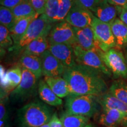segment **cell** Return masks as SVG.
Here are the masks:
<instances>
[{"mask_svg":"<svg viewBox=\"0 0 127 127\" xmlns=\"http://www.w3.org/2000/svg\"><path fill=\"white\" fill-rule=\"evenodd\" d=\"M101 74L91 67L77 64L71 68H65L63 77L68 82L70 95L99 96L108 90Z\"/></svg>","mask_w":127,"mask_h":127,"instance_id":"6da1fadb","label":"cell"},{"mask_svg":"<svg viewBox=\"0 0 127 127\" xmlns=\"http://www.w3.org/2000/svg\"><path fill=\"white\" fill-rule=\"evenodd\" d=\"M54 113L48 105L34 101L18 111L17 123L19 127H39L49 123Z\"/></svg>","mask_w":127,"mask_h":127,"instance_id":"7a4b0ae2","label":"cell"},{"mask_svg":"<svg viewBox=\"0 0 127 127\" xmlns=\"http://www.w3.org/2000/svg\"><path fill=\"white\" fill-rule=\"evenodd\" d=\"M98 96L91 95H68L65 99V111L72 115L93 117L102 108Z\"/></svg>","mask_w":127,"mask_h":127,"instance_id":"3957f363","label":"cell"},{"mask_svg":"<svg viewBox=\"0 0 127 127\" xmlns=\"http://www.w3.org/2000/svg\"><path fill=\"white\" fill-rule=\"evenodd\" d=\"M53 25V23L48 20L45 14L40 15L32 21L22 38L18 43L9 49V51L16 52L23 51L25 48L33 40L41 36H48Z\"/></svg>","mask_w":127,"mask_h":127,"instance_id":"277c9868","label":"cell"},{"mask_svg":"<svg viewBox=\"0 0 127 127\" xmlns=\"http://www.w3.org/2000/svg\"><path fill=\"white\" fill-rule=\"evenodd\" d=\"M96 52L108 69L113 74L114 78H127L126 58L119 49L113 48L106 52L99 49Z\"/></svg>","mask_w":127,"mask_h":127,"instance_id":"5b68a950","label":"cell"},{"mask_svg":"<svg viewBox=\"0 0 127 127\" xmlns=\"http://www.w3.org/2000/svg\"><path fill=\"white\" fill-rule=\"evenodd\" d=\"M22 71L21 81L9 95L11 99L14 102L25 101L38 93L39 79L27 68L22 67Z\"/></svg>","mask_w":127,"mask_h":127,"instance_id":"8992f818","label":"cell"},{"mask_svg":"<svg viewBox=\"0 0 127 127\" xmlns=\"http://www.w3.org/2000/svg\"><path fill=\"white\" fill-rule=\"evenodd\" d=\"M91 27L95 43L98 48L106 52L116 47L115 39L110 24L103 22L95 16Z\"/></svg>","mask_w":127,"mask_h":127,"instance_id":"52a82bcc","label":"cell"},{"mask_svg":"<svg viewBox=\"0 0 127 127\" xmlns=\"http://www.w3.org/2000/svg\"><path fill=\"white\" fill-rule=\"evenodd\" d=\"M73 48L77 64L91 67L108 77H111L112 73L103 63L97 52L85 50L78 44L73 46Z\"/></svg>","mask_w":127,"mask_h":127,"instance_id":"ba28073f","label":"cell"},{"mask_svg":"<svg viewBox=\"0 0 127 127\" xmlns=\"http://www.w3.org/2000/svg\"><path fill=\"white\" fill-rule=\"evenodd\" d=\"M49 44H65L74 46L77 44L73 27L65 20L55 23L48 36Z\"/></svg>","mask_w":127,"mask_h":127,"instance_id":"9c48e42d","label":"cell"},{"mask_svg":"<svg viewBox=\"0 0 127 127\" xmlns=\"http://www.w3.org/2000/svg\"><path fill=\"white\" fill-rule=\"evenodd\" d=\"M94 17L91 10L82 6L75 0L65 20L73 27L82 28L91 27Z\"/></svg>","mask_w":127,"mask_h":127,"instance_id":"30bf717a","label":"cell"},{"mask_svg":"<svg viewBox=\"0 0 127 127\" xmlns=\"http://www.w3.org/2000/svg\"><path fill=\"white\" fill-rule=\"evenodd\" d=\"M22 67L16 66L5 72L1 66V99L4 98L18 86L22 79Z\"/></svg>","mask_w":127,"mask_h":127,"instance_id":"8fae6325","label":"cell"},{"mask_svg":"<svg viewBox=\"0 0 127 127\" xmlns=\"http://www.w3.org/2000/svg\"><path fill=\"white\" fill-rule=\"evenodd\" d=\"M42 75L45 77H63L65 67L48 50L41 55Z\"/></svg>","mask_w":127,"mask_h":127,"instance_id":"7c38bea8","label":"cell"},{"mask_svg":"<svg viewBox=\"0 0 127 127\" xmlns=\"http://www.w3.org/2000/svg\"><path fill=\"white\" fill-rule=\"evenodd\" d=\"M48 50L65 68H71L77 64L72 46L65 44H52L50 45Z\"/></svg>","mask_w":127,"mask_h":127,"instance_id":"4fadbf2b","label":"cell"},{"mask_svg":"<svg viewBox=\"0 0 127 127\" xmlns=\"http://www.w3.org/2000/svg\"><path fill=\"white\" fill-rule=\"evenodd\" d=\"M99 123L106 127H127V117L116 109L102 108Z\"/></svg>","mask_w":127,"mask_h":127,"instance_id":"5bb4252c","label":"cell"},{"mask_svg":"<svg viewBox=\"0 0 127 127\" xmlns=\"http://www.w3.org/2000/svg\"><path fill=\"white\" fill-rule=\"evenodd\" d=\"M121 7L111 4L108 0H102L93 11L96 18L105 23L111 24L117 18Z\"/></svg>","mask_w":127,"mask_h":127,"instance_id":"9a60e30c","label":"cell"},{"mask_svg":"<svg viewBox=\"0 0 127 127\" xmlns=\"http://www.w3.org/2000/svg\"><path fill=\"white\" fill-rule=\"evenodd\" d=\"M77 44L82 48L96 52L99 50L95 43L92 27L79 28L73 27Z\"/></svg>","mask_w":127,"mask_h":127,"instance_id":"2e32d148","label":"cell"},{"mask_svg":"<svg viewBox=\"0 0 127 127\" xmlns=\"http://www.w3.org/2000/svg\"><path fill=\"white\" fill-rule=\"evenodd\" d=\"M38 94L42 102L50 106L58 107L63 104V101L61 98L58 97L48 85L46 83L45 80L40 79L38 82Z\"/></svg>","mask_w":127,"mask_h":127,"instance_id":"e0dca14e","label":"cell"},{"mask_svg":"<svg viewBox=\"0 0 127 127\" xmlns=\"http://www.w3.org/2000/svg\"><path fill=\"white\" fill-rule=\"evenodd\" d=\"M117 49L127 47V25L120 19L115 18L111 24Z\"/></svg>","mask_w":127,"mask_h":127,"instance_id":"ac0fdd59","label":"cell"},{"mask_svg":"<svg viewBox=\"0 0 127 127\" xmlns=\"http://www.w3.org/2000/svg\"><path fill=\"white\" fill-rule=\"evenodd\" d=\"M44 80L58 97L66 98L70 95L68 82L63 77H45Z\"/></svg>","mask_w":127,"mask_h":127,"instance_id":"d6986e66","label":"cell"},{"mask_svg":"<svg viewBox=\"0 0 127 127\" xmlns=\"http://www.w3.org/2000/svg\"><path fill=\"white\" fill-rule=\"evenodd\" d=\"M22 67L31 71L39 79L42 75V60L41 57L35 55H23L19 60Z\"/></svg>","mask_w":127,"mask_h":127,"instance_id":"ffe728a7","label":"cell"},{"mask_svg":"<svg viewBox=\"0 0 127 127\" xmlns=\"http://www.w3.org/2000/svg\"><path fill=\"white\" fill-rule=\"evenodd\" d=\"M102 108H113L120 111L127 117V105L112 95L109 92L98 96Z\"/></svg>","mask_w":127,"mask_h":127,"instance_id":"44dd1931","label":"cell"},{"mask_svg":"<svg viewBox=\"0 0 127 127\" xmlns=\"http://www.w3.org/2000/svg\"><path fill=\"white\" fill-rule=\"evenodd\" d=\"M39 16L38 14H36L29 17L21 19L16 22L13 28L11 30V31H9L12 38L13 39L14 45L17 44L20 41L25 34L30 24Z\"/></svg>","mask_w":127,"mask_h":127,"instance_id":"7402d4cb","label":"cell"},{"mask_svg":"<svg viewBox=\"0 0 127 127\" xmlns=\"http://www.w3.org/2000/svg\"><path fill=\"white\" fill-rule=\"evenodd\" d=\"M50 47L48 35H43L33 40L23 51V55H35L40 57Z\"/></svg>","mask_w":127,"mask_h":127,"instance_id":"603a6c76","label":"cell"},{"mask_svg":"<svg viewBox=\"0 0 127 127\" xmlns=\"http://www.w3.org/2000/svg\"><path fill=\"white\" fill-rule=\"evenodd\" d=\"M63 127H85L90 122V118L82 115H72L65 111L60 116Z\"/></svg>","mask_w":127,"mask_h":127,"instance_id":"cb8c5ba5","label":"cell"},{"mask_svg":"<svg viewBox=\"0 0 127 127\" xmlns=\"http://www.w3.org/2000/svg\"><path fill=\"white\" fill-rule=\"evenodd\" d=\"M11 10L14 15L15 23L21 19L29 17L37 14L29 1L21 3L20 4L12 8Z\"/></svg>","mask_w":127,"mask_h":127,"instance_id":"d4e9b609","label":"cell"},{"mask_svg":"<svg viewBox=\"0 0 127 127\" xmlns=\"http://www.w3.org/2000/svg\"><path fill=\"white\" fill-rule=\"evenodd\" d=\"M109 93L127 105V84L124 81H114L109 87Z\"/></svg>","mask_w":127,"mask_h":127,"instance_id":"484cf974","label":"cell"},{"mask_svg":"<svg viewBox=\"0 0 127 127\" xmlns=\"http://www.w3.org/2000/svg\"><path fill=\"white\" fill-rule=\"evenodd\" d=\"M0 23L9 31L13 28L15 24L14 15L11 9L1 5L0 7Z\"/></svg>","mask_w":127,"mask_h":127,"instance_id":"4316f807","label":"cell"},{"mask_svg":"<svg viewBox=\"0 0 127 127\" xmlns=\"http://www.w3.org/2000/svg\"><path fill=\"white\" fill-rule=\"evenodd\" d=\"M62 0H48L44 14L51 23H55Z\"/></svg>","mask_w":127,"mask_h":127,"instance_id":"83f0119b","label":"cell"},{"mask_svg":"<svg viewBox=\"0 0 127 127\" xmlns=\"http://www.w3.org/2000/svg\"><path fill=\"white\" fill-rule=\"evenodd\" d=\"M0 45L1 49H10L14 45V41L11 35L10 31L4 27L0 25Z\"/></svg>","mask_w":127,"mask_h":127,"instance_id":"f1b7e54d","label":"cell"},{"mask_svg":"<svg viewBox=\"0 0 127 127\" xmlns=\"http://www.w3.org/2000/svg\"><path fill=\"white\" fill-rule=\"evenodd\" d=\"M75 0H62L59 12L55 20V23L65 20L66 15L72 7Z\"/></svg>","mask_w":127,"mask_h":127,"instance_id":"f546056e","label":"cell"},{"mask_svg":"<svg viewBox=\"0 0 127 127\" xmlns=\"http://www.w3.org/2000/svg\"><path fill=\"white\" fill-rule=\"evenodd\" d=\"M7 98H1L0 102V127H8V112L7 107Z\"/></svg>","mask_w":127,"mask_h":127,"instance_id":"4dcf8cb0","label":"cell"},{"mask_svg":"<svg viewBox=\"0 0 127 127\" xmlns=\"http://www.w3.org/2000/svg\"><path fill=\"white\" fill-rule=\"evenodd\" d=\"M28 1L34 8L36 13L38 14L39 15L44 14L48 0H28Z\"/></svg>","mask_w":127,"mask_h":127,"instance_id":"1f68e13d","label":"cell"},{"mask_svg":"<svg viewBox=\"0 0 127 127\" xmlns=\"http://www.w3.org/2000/svg\"><path fill=\"white\" fill-rule=\"evenodd\" d=\"M79 4L93 11L97 5L102 0H76Z\"/></svg>","mask_w":127,"mask_h":127,"instance_id":"d6a6232c","label":"cell"},{"mask_svg":"<svg viewBox=\"0 0 127 127\" xmlns=\"http://www.w3.org/2000/svg\"><path fill=\"white\" fill-rule=\"evenodd\" d=\"M27 1L28 0H1L0 1V3L2 6L12 9L21 3Z\"/></svg>","mask_w":127,"mask_h":127,"instance_id":"836d02e7","label":"cell"},{"mask_svg":"<svg viewBox=\"0 0 127 127\" xmlns=\"http://www.w3.org/2000/svg\"><path fill=\"white\" fill-rule=\"evenodd\" d=\"M50 123L51 127H63L60 118L57 115V112L54 113Z\"/></svg>","mask_w":127,"mask_h":127,"instance_id":"e575fe53","label":"cell"},{"mask_svg":"<svg viewBox=\"0 0 127 127\" xmlns=\"http://www.w3.org/2000/svg\"><path fill=\"white\" fill-rule=\"evenodd\" d=\"M118 15L120 20L127 25V7H120Z\"/></svg>","mask_w":127,"mask_h":127,"instance_id":"d590c367","label":"cell"},{"mask_svg":"<svg viewBox=\"0 0 127 127\" xmlns=\"http://www.w3.org/2000/svg\"><path fill=\"white\" fill-rule=\"evenodd\" d=\"M111 4L121 7H127V0H108Z\"/></svg>","mask_w":127,"mask_h":127,"instance_id":"8d00e7d4","label":"cell"},{"mask_svg":"<svg viewBox=\"0 0 127 127\" xmlns=\"http://www.w3.org/2000/svg\"><path fill=\"white\" fill-rule=\"evenodd\" d=\"M51 127L50 123V122H49V123L45 124L42 125V126H41V127Z\"/></svg>","mask_w":127,"mask_h":127,"instance_id":"74e56055","label":"cell"},{"mask_svg":"<svg viewBox=\"0 0 127 127\" xmlns=\"http://www.w3.org/2000/svg\"><path fill=\"white\" fill-rule=\"evenodd\" d=\"M85 127H96V126H95V125H94L93 124L89 123L88 124H87Z\"/></svg>","mask_w":127,"mask_h":127,"instance_id":"f35d334b","label":"cell"},{"mask_svg":"<svg viewBox=\"0 0 127 127\" xmlns=\"http://www.w3.org/2000/svg\"><path fill=\"white\" fill-rule=\"evenodd\" d=\"M125 58H126V61H127V55L126 54V55H125Z\"/></svg>","mask_w":127,"mask_h":127,"instance_id":"ab89813d","label":"cell"},{"mask_svg":"<svg viewBox=\"0 0 127 127\" xmlns=\"http://www.w3.org/2000/svg\"><path fill=\"white\" fill-rule=\"evenodd\" d=\"M126 48H127V47Z\"/></svg>","mask_w":127,"mask_h":127,"instance_id":"60d3db41","label":"cell"},{"mask_svg":"<svg viewBox=\"0 0 127 127\" xmlns=\"http://www.w3.org/2000/svg\"><path fill=\"white\" fill-rule=\"evenodd\" d=\"M0 1H1V0H0Z\"/></svg>","mask_w":127,"mask_h":127,"instance_id":"b9f144b4","label":"cell"}]
</instances>
